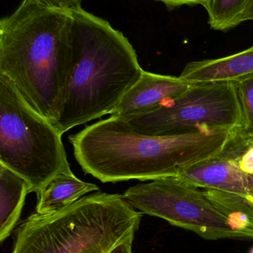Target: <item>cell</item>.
Segmentation results:
<instances>
[{"instance_id":"6da1fadb","label":"cell","mask_w":253,"mask_h":253,"mask_svg":"<svg viewBox=\"0 0 253 253\" xmlns=\"http://www.w3.org/2000/svg\"><path fill=\"white\" fill-rule=\"evenodd\" d=\"M234 130L202 129L149 135L117 117L97 122L69 135L76 161L102 183L176 177L221 151Z\"/></svg>"},{"instance_id":"7a4b0ae2","label":"cell","mask_w":253,"mask_h":253,"mask_svg":"<svg viewBox=\"0 0 253 253\" xmlns=\"http://www.w3.org/2000/svg\"><path fill=\"white\" fill-rule=\"evenodd\" d=\"M72 12L23 0L0 21V74L53 124L72 65Z\"/></svg>"},{"instance_id":"3957f363","label":"cell","mask_w":253,"mask_h":253,"mask_svg":"<svg viewBox=\"0 0 253 253\" xmlns=\"http://www.w3.org/2000/svg\"><path fill=\"white\" fill-rule=\"evenodd\" d=\"M72 14V65L53 124L61 135L110 114L144 71L121 31L83 8Z\"/></svg>"},{"instance_id":"277c9868","label":"cell","mask_w":253,"mask_h":253,"mask_svg":"<svg viewBox=\"0 0 253 253\" xmlns=\"http://www.w3.org/2000/svg\"><path fill=\"white\" fill-rule=\"evenodd\" d=\"M142 217L123 195L98 192L54 213L32 214L18 227L12 253H108Z\"/></svg>"},{"instance_id":"5b68a950","label":"cell","mask_w":253,"mask_h":253,"mask_svg":"<svg viewBox=\"0 0 253 253\" xmlns=\"http://www.w3.org/2000/svg\"><path fill=\"white\" fill-rule=\"evenodd\" d=\"M0 164L23 177L31 193L71 172L62 135L0 74Z\"/></svg>"},{"instance_id":"8992f818","label":"cell","mask_w":253,"mask_h":253,"mask_svg":"<svg viewBox=\"0 0 253 253\" xmlns=\"http://www.w3.org/2000/svg\"><path fill=\"white\" fill-rule=\"evenodd\" d=\"M123 120L136 132L149 135H176L206 128L235 130L243 125L238 84L194 83L155 111Z\"/></svg>"},{"instance_id":"52a82bcc","label":"cell","mask_w":253,"mask_h":253,"mask_svg":"<svg viewBox=\"0 0 253 253\" xmlns=\"http://www.w3.org/2000/svg\"><path fill=\"white\" fill-rule=\"evenodd\" d=\"M123 196L143 214L166 220L171 225L193 232L206 240L250 241L229 227L225 217L203 190L175 177L137 184L129 187Z\"/></svg>"},{"instance_id":"ba28073f","label":"cell","mask_w":253,"mask_h":253,"mask_svg":"<svg viewBox=\"0 0 253 253\" xmlns=\"http://www.w3.org/2000/svg\"><path fill=\"white\" fill-rule=\"evenodd\" d=\"M253 144V137L245 135L240 128L232 132L221 151L185 169L175 178L198 188L212 189L249 196L248 175L239 162Z\"/></svg>"},{"instance_id":"9c48e42d","label":"cell","mask_w":253,"mask_h":253,"mask_svg":"<svg viewBox=\"0 0 253 253\" xmlns=\"http://www.w3.org/2000/svg\"><path fill=\"white\" fill-rule=\"evenodd\" d=\"M193 84L180 77L144 71L138 83L110 113V117L126 120L148 114L185 93Z\"/></svg>"},{"instance_id":"30bf717a","label":"cell","mask_w":253,"mask_h":253,"mask_svg":"<svg viewBox=\"0 0 253 253\" xmlns=\"http://www.w3.org/2000/svg\"><path fill=\"white\" fill-rule=\"evenodd\" d=\"M253 75V46L230 56L189 62L180 78L191 83H239Z\"/></svg>"},{"instance_id":"8fae6325","label":"cell","mask_w":253,"mask_h":253,"mask_svg":"<svg viewBox=\"0 0 253 253\" xmlns=\"http://www.w3.org/2000/svg\"><path fill=\"white\" fill-rule=\"evenodd\" d=\"M94 191H99L96 184L79 179L73 172H62L37 192L35 212L39 215L54 213Z\"/></svg>"},{"instance_id":"7c38bea8","label":"cell","mask_w":253,"mask_h":253,"mask_svg":"<svg viewBox=\"0 0 253 253\" xmlns=\"http://www.w3.org/2000/svg\"><path fill=\"white\" fill-rule=\"evenodd\" d=\"M31 185L23 177L0 164V242L18 224Z\"/></svg>"},{"instance_id":"4fadbf2b","label":"cell","mask_w":253,"mask_h":253,"mask_svg":"<svg viewBox=\"0 0 253 253\" xmlns=\"http://www.w3.org/2000/svg\"><path fill=\"white\" fill-rule=\"evenodd\" d=\"M211 203L224 215L229 227L253 240V202L248 196L204 189Z\"/></svg>"},{"instance_id":"5bb4252c","label":"cell","mask_w":253,"mask_h":253,"mask_svg":"<svg viewBox=\"0 0 253 253\" xmlns=\"http://www.w3.org/2000/svg\"><path fill=\"white\" fill-rule=\"evenodd\" d=\"M249 0H210L208 23L215 31H227L238 26V20Z\"/></svg>"},{"instance_id":"9a60e30c","label":"cell","mask_w":253,"mask_h":253,"mask_svg":"<svg viewBox=\"0 0 253 253\" xmlns=\"http://www.w3.org/2000/svg\"><path fill=\"white\" fill-rule=\"evenodd\" d=\"M243 125L241 132L253 137V75L237 83Z\"/></svg>"},{"instance_id":"2e32d148","label":"cell","mask_w":253,"mask_h":253,"mask_svg":"<svg viewBox=\"0 0 253 253\" xmlns=\"http://www.w3.org/2000/svg\"><path fill=\"white\" fill-rule=\"evenodd\" d=\"M32 1L49 8L74 12L82 9L83 0H32Z\"/></svg>"},{"instance_id":"e0dca14e","label":"cell","mask_w":253,"mask_h":253,"mask_svg":"<svg viewBox=\"0 0 253 253\" xmlns=\"http://www.w3.org/2000/svg\"><path fill=\"white\" fill-rule=\"evenodd\" d=\"M156 1L163 3L169 10H172L181 6H195L199 4L206 9L210 0H156Z\"/></svg>"},{"instance_id":"ac0fdd59","label":"cell","mask_w":253,"mask_h":253,"mask_svg":"<svg viewBox=\"0 0 253 253\" xmlns=\"http://www.w3.org/2000/svg\"><path fill=\"white\" fill-rule=\"evenodd\" d=\"M239 167L247 175H253V144L242 156Z\"/></svg>"},{"instance_id":"d6986e66","label":"cell","mask_w":253,"mask_h":253,"mask_svg":"<svg viewBox=\"0 0 253 253\" xmlns=\"http://www.w3.org/2000/svg\"><path fill=\"white\" fill-rule=\"evenodd\" d=\"M135 233L130 235L123 242L116 245L108 253H132V243Z\"/></svg>"},{"instance_id":"ffe728a7","label":"cell","mask_w":253,"mask_h":253,"mask_svg":"<svg viewBox=\"0 0 253 253\" xmlns=\"http://www.w3.org/2000/svg\"><path fill=\"white\" fill-rule=\"evenodd\" d=\"M247 21H253V0H249L238 20V25Z\"/></svg>"},{"instance_id":"44dd1931","label":"cell","mask_w":253,"mask_h":253,"mask_svg":"<svg viewBox=\"0 0 253 253\" xmlns=\"http://www.w3.org/2000/svg\"><path fill=\"white\" fill-rule=\"evenodd\" d=\"M248 191L249 196H248L253 202V175H248Z\"/></svg>"},{"instance_id":"7402d4cb","label":"cell","mask_w":253,"mask_h":253,"mask_svg":"<svg viewBox=\"0 0 253 253\" xmlns=\"http://www.w3.org/2000/svg\"><path fill=\"white\" fill-rule=\"evenodd\" d=\"M249 253H253V247L251 248V251H250Z\"/></svg>"}]
</instances>
